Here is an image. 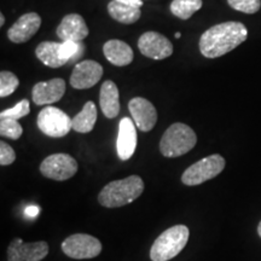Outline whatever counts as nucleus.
Instances as JSON below:
<instances>
[{"label": "nucleus", "mask_w": 261, "mask_h": 261, "mask_svg": "<svg viewBox=\"0 0 261 261\" xmlns=\"http://www.w3.org/2000/svg\"><path fill=\"white\" fill-rule=\"evenodd\" d=\"M248 29L241 22H224L208 28L200 39V51L207 58H218L247 40Z\"/></svg>", "instance_id": "nucleus-1"}, {"label": "nucleus", "mask_w": 261, "mask_h": 261, "mask_svg": "<svg viewBox=\"0 0 261 261\" xmlns=\"http://www.w3.org/2000/svg\"><path fill=\"white\" fill-rule=\"evenodd\" d=\"M144 191V181L139 175L110 181L98 195V202L107 208L122 207L136 201Z\"/></svg>", "instance_id": "nucleus-2"}, {"label": "nucleus", "mask_w": 261, "mask_h": 261, "mask_svg": "<svg viewBox=\"0 0 261 261\" xmlns=\"http://www.w3.org/2000/svg\"><path fill=\"white\" fill-rule=\"evenodd\" d=\"M190 231L185 225H174L156 238L150 249L152 261H169L184 249L189 242Z\"/></svg>", "instance_id": "nucleus-3"}, {"label": "nucleus", "mask_w": 261, "mask_h": 261, "mask_svg": "<svg viewBox=\"0 0 261 261\" xmlns=\"http://www.w3.org/2000/svg\"><path fill=\"white\" fill-rule=\"evenodd\" d=\"M197 136L191 127L181 122L173 123L163 133L160 151L165 158H179L195 148Z\"/></svg>", "instance_id": "nucleus-4"}, {"label": "nucleus", "mask_w": 261, "mask_h": 261, "mask_svg": "<svg viewBox=\"0 0 261 261\" xmlns=\"http://www.w3.org/2000/svg\"><path fill=\"white\" fill-rule=\"evenodd\" d=\"M225 165H226V161L219 154L207 156L185 169L181 175L182 184L188 185V187L203 184L204 181L218 177L224 171Z\"/></svg>", "instance_id": "nucleus-5"}, {"label": "nucleus", "mask_w": 261, "mask_h": 261, "mask_svg": "<svg viewBox=\"0 0 261 261\" xmlns=\"http://www.w3.org/2000/svg\"><path fill=\"white\" fill-rule=\"evenodd\" d=\"M37 123L44 135L52 138H62L73 128V120L56 107L44 108L39 113Z\"/></svg>", "instance_id": "nucleus-6"}, {"label": "nucleus", "mask_w": 261, "mask_h": 261, "mask_svg": "<svg viewBox=\"0 0 261 261\" xmlns=\"http://www.w3.org/2000/svg\"><path fill=\"white\" fill-rule=\"evenodd\" d=\"M62 250L71 259H93L102 252V242L91 234L75 233L62 242Z\"/></svg>", "instance_id": "nucleus-7"}, {"label": "nucleus", "mask_w": 261, "mask_h": 261, "mask_svg": "<svg viewBox=\"0 0 261 261\" xmlns=\"http://www.w3.org/2000/svg\"><path fill=\"white\" fill-rule=\"evenodd\" d=\"M40 172L45 178L52 180H68L76 174L77 162L68 154H54L41 162Z\"/></svg>", "instance_id": "nucleus-8"}, {"label": "nucleus", "mask_w": 261, "mask_h": 261, "mask_svg": "<svg viewBox=\"0 0 261 261\" xmlns=\"http://www.w3.org/2000/svg\"><path fill=\"white\" fill-rule=\"evenodd\" d=\"M139 51L152 60H165L173 54V45L168 38L158 32H146L138 40Z\"/></svg>", "instance_id": "nucleus-9"}, {"label": "nucleus", "mask_w": 261, "mask_h": 261, "mask_svg": "<svg viewBox=\"0 0 261 261\" xmlns=\"http://www.w3.org/2000/svg\"><path fill=\"white\" fill-rule=\"evenodd\" d=\"M48 254V244L45 241L24 243L15 238L8 248V261H41Z\"/></svg>", "instance_id": "nucleus-10"}, {"label": "nucleus", "mask_w": 261, "mask_h": 261, "mask_svg": "<svg viewBox=\"0 0 261 261\" xmlns=\"http://www.w3.org/2000/svg\"><path fill=\"white\" fill-rule=\"evenodd\" d=\"M103 67L96 61L86 60L75 65L70 76V85L76 90L91 89L102 79Z\"/></svg>", "instance_id": "nucleus-11"}, {"label": "nucleus", "mask_w": 261, "mask_h": 261, "mask_svg": "<svg viewBox=\"0 0 261 261\" xmlns=\"http://www.w3.org/2000/svg\"><path fill=\"white\" fill-rule=\"evenodd\" d=\"M128 110L136 126L142 132H150L158 122V112L152 103L145 98H132L128 103Z\"/></svg>", "instance_id": "nucleus-12"}, {"label": "nucleus", "mask_w": 261, "mask_h": 261, "mask_svg": "<svg viewBox=\"0 0 261 261\" xmlns=\"http://www.w3.org/2000/svg\"><path fill=\"white\" fill-rule=\"evenodd\" d=\"M35 55L42 63L50 68H60L69 63L70 56L65 41H44L35 48Z\"/></svg>", "instance_id": "nucleus-13"}, {"label": "nucleus", "mask_w": 261, "mask_h": 261, "mask_svg": "<svg viewBox=\"0 0 261 261\" xmlns=\"http://www.w3.org/2000/svg\"><path fill=\"white\" fill-rule=\"evenodd\" d=\"M41 25V18L37 12H28L21 16L8 31V37L15 44H22L34 37Z\"/></svg>", "instance_id": "nucleus-14"}, {"label": "nucleus", "mask_w": 261, "mask_h": 261, "mask_svg": "<svg viewBox=\"0 0 261 261\" xmlns=\"http://www.w3.org/2000/svg\"><path fill=\"white\" fill-rule=\"evenodd\" d=\"M65 93V83L63 79H52L34 85L32 97L37 106H48L61 100Z\"/></svg>", "instance_id": "nucleus-15"}, {"label": "nucleus", "mask_w": 261, "mask_h": 261, "mask_svg": "<svg viewBox=\"0 0 261 261\" xmlns=\"http://www.w3.org/2000/svg\"><path fill=\"white\" fill-rule=\"evenodd\" d=\"M57 37L62 41H83L89 35V27L83 18L77 14H69L64 16L60 25L56 29Z\"/></svg>", "instance_id": "nucleus-16"}, {"label": "nucleus", "mask_w": 261, "mask_h": 261, "mask_svg": "<svg viewBox=\"0 0 261 261\" xmlns=\"http://www.w3.org/2000/svg\"><path fill=\"white\" fill-rule=\"evenodd\" d=\"M116 148L117 155L122 161H127L135 154L137 148V130L136 123L130 121L129 117H123L119 123Z\"/></svg>", "instance_id": "nucleus-17"}, {"label": "nucleus", "mask_w": 261, "mask_h": 261, "mask_svg": "<svg viewBox=\"0 0 261 261\" xmlns=\"http://www.w3.org/2000/svg\"><path fill=\"white\" fill-rule=\"evenodd\" d=\"M103 52L107 60L116 67H126L132 63L133 57H135L129 45L117 39L107 41L103 46Z\"/></svg>", "instance_id": "nucleus-18"}, {"label": "nucleus", "mask_w": 261, "mask_h": 261, "mask_svg": "<svg viewBox=\"0 0 261 261\" xmlns=\"http://www.w3.org/2000/svg\"><path fill=\"white\" fill-rule=\"evenodd\" d=\"M99 106L108 119H114L120 113V99H119V89L116 84L112 80L104 81L100 87Z\"/></svg>", "instance_id": "nucleus-19"}, {"label": "nucleus", "mask_w": 261, "mask_h": 261, "mask_svg": "<svg viewBox=\"0 0 261 261\" xmlns=\"http://www.w3.org/2000/svg\"><path fill=\"white\" fill-rule=\"evenodd\" d=\"M108 12H109L110 17L113 19L123 24L136 23L140 18V15H142L140 8L122 4V3L116 2V0H112L108 4Z\"/></svg>", "instance_id": "nucleus-20"}, {"label": "nucleus", "mask_w": 261, "mask_h": 261, "mask_svg": "<svg viewBox=\"0 0 261 261\" xmlns=\"http://www.w3.org/2000/svg\"><path fill=\"white\" fill-rule=\"evenodd\" d=\"M97 121V108L93 102H87L83 110L73 119V129L79 133H89Z\"/></svg>", "instance_id": "nucleus-21"}, {"label": "nucleus", "mask_w": 261, "mask_h": 261, "mask_svg": "<svg viewBox=\"0 0 261 261\" xmlns=\"http://www.w3.org/2000/svg\"><path fill=\"white\" fill-rule=\"evenodd\" d=\"M202 8V0H173L172 14L181 19H189Z\"/></svg>", "instance_id": "nucleus-22"}, {"label": "nucleus", "mask_w": 261, "mask_h": 261, "mask_svg": "<svg viewBox=\"0 0 261 261\" xmlns=\"http://www.w3.org/2000/svg\"><path fill=\"white\" fill-rule=\"evenodd\" d=\"M18 85L19 81L14 73L3 70L0 73V97L4 98L14 93Z\"/></svg>", "instance_id": "nucleus-23"}, {"label": "nucleus", "mask_w": 261, "mask_h": 261, "mask_svg": "<svg viewBox=\"0 0 261 261\" xmlns=\"http://www.w3.org/2000/svg\"><path fill=\"white\" fill-rule=\"evenodd\" d=\"M23 133V128L15 119H0V135L6 138L17 140Z\"/></svg>", "instance_id": "nucleus-24"}, {"label": "nucleus", "mask_w": 261, "mask_h": 261, "mask_svg": "<svg viewBox=\"0 0 261 261\" xmlns=\"http://www.w3.org/2000/svg\"><path fill=\"white\" fill-rule=\"evenodd\" d=\"M29 112H31V107H29V102L27 99H22L21 102H18L15 107L6 109L4 112L0 113V119H22V117L27 116Z\"/></svg>", "instance_id": "nucleus-25"}, {"label": "nucleus", "mask_w": 261, "mask_h": 261, "mask_svg": "<svg viewBox=\"0 0 261 261\" xmlns=\"http://www.w3.org/2000/svg\"><path fill=\"white\" fill-rule=\"evenodd\" d=\"M228 5L244 14H256L261 8V0H227Z\"/></svg>", "instance_id": "nucleus-26"}, {"label": "nucleus", "mask_w": 261, "mask_h": 261, "mask_svg": "<svg viewBox=\"0 0 261 261\" xmlns=\"http://www.w3.org/2000/svg\"><path fill=\"white\" fill-rule=\"evenodd\" d=\"M16 160L15 150L5 142L0 143V165L9 166L14 163Z\"/></svg>", "instance_id": "nucleus-27"}, {"label": "nucleus", "mask_w": 261, "mask_h": 261, "mask_svg": "<svg viewBox=\"0 0 261 261\" xmlns=\"http://www.w3.org/2000/svg\"><path fill=\"white\" fill-rule=\"evenodd\" d=\"M40 213V208L38 207V205H34V204H31L28 205V207H25L24 210V215L27 218H35L38 217V214Z\"/></svg>", "instance_id": "nucleus-28"}, {"label": "nucleus", "mask_w": 261, "mask_h": 261, "mask_svg": "<svg viewBox=\"0 0 261 261\" xmlns=\"http://www.w3.org/2000/svg\"><path fill=\"white\" fill-rule=\"evenodd\" d=\"M116 2L122 3V4H126V5L135 6V8H140V6L143 5L142 0H116Z\"/></svg>", "instance_id": "nucleus-29"}, {"label": "nucleus", "mask_w": 261, "mask_h": 261, "mask_svg": "<svg viewBox=\"0 0 261 261\" xmlns=\"http://www.w3.org/2000/svg\"><path fill=\"white\" fill-rule=\"evenodd\" d=\"M4 23H5V16L3 15V14H0V25H4Z\"/></svg>", "instance_id": "nucleus-30"}, {"label": "nucleus", "mask_w": 261, "mask_h": 261, "mask_svg": "<svg viewBox=\"0 0 261 261\" xmlns=\"http://www.w3.org/2000/svg\"><path fill=\"white\" fill-rule=\"evenodd\" d=\"M257 233H259V236L261 238V221L259 223V225H257Z\"/></svg>", "instance_id": "nucleus-31"}, {"label": "nucleus", "mask_w": 261, "mask_h": 261, "mask_svg": "<svg viewBox=\"0 0 261 261\" xmlns=\"http://www.w3.org/2000/svg\"><path fill=\"white\" fill-rule=\"evenodd\" d=\"M174 35H175V38H178V39H179V38L181 37V33H180V32H177V33H175Z\"/></svg>", "instance_id": "nucleus-32"}]
</instances>
